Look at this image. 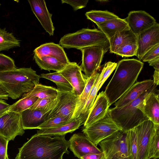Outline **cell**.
<instances>
[{
    "instance_id": "cell-40",
    "label": "cell",
    "mask_w": 159,
    "mask_h": 159,
    "mask_svg": "<svg viewBox=\"0 0 159 159\" xmlns=\"http://www.w3.org/2000/svg\"><path fill=\"white\" fill-rule=\"evenodd\" d=\"M88 1L89 0H61L62 3H65L69 4L75 11L85 7Z\"/></svg>"
},
{
    "instance_id": "cell-35",
    "label": "cell",
    "mask_w": 159,
    "mask_h": 159,
    "mask_svg": "<svg viewBox=\"0 0 159 159\" xmlns=\"http://www.w3.org/2000/svg\"><path fill=\"white\" fill-rule=\"evenodd\" d=\"M137 49L136 39H132L120 46L115 54L123 57L135 56Z\"/></svg>"
},
{
    "instance_id": "cell-49",
    "label": "cell",
    "mask_w": 159,
    "mask_h": 159,
    "mask_svg": "<svg viewBox=\"0 0 159 159\" xmlns=\"http://www.w3.org/2000/svg\"></svg>"
},
{
    "instance_id": "cell-43",
    "label": "cell",
    "mask_w": 159,
    "mask_h": 159,
    "mask_svg": "<svg viewBox=\"0 0 159 159\" xmlns=\"http://www.w3.org/2000/svg\"><path fill=\"white\" fill-rule=\"evenodd\" d=\"M10 105L5 100L0 99V117L7 112Z\"/></svg>"
},
{
    "instance_id": "cell-46",
    "label": "cell",
    "mask_w": 159,
    "mask_h": 159,
    "mask_svg": "<svg viewBox=\"0 0 159 159\" xmlns=\"http://www.w3.org/2000/svg\"><path fill=\"white\" fill-rule=\"evenodd\" d=\"M154 83L157 85L159 84V71L155 70L153 75Z\"/></svg>"
},
{
    "instance_id": "cell-27",
    "label": "cell",
    "mask_w": 159,
    "mask_h": 159,
    "mask_svg": "<svg viewBox=\"0 0 159 159\" xmlns=\"http://www.w3.org/2000/svg\"><path fill=\"white\" fill-rule=\"evenodd\" d=\"M135 39L136 35L132 33L130 29L116 32L109 40L110 52L114 53L120 46Z\"/></svg>"
},
{
    "instance_id": "cell-17",
    "label": "cell",
    "mask_w": 159,
    "mask_h": 159,
    "mask_svg": "<svg viewBox=\"0 0 159 159\" xmlns=\"http://www.w3.org/2000/svg\"><path fill=\"white\" fill-rule=\"evenodd\" d=\"M59 72L69 82L79 96L85 86L87 80L82 73L80 66L75 62H70Z\"/></svg>"
},
{
    "instance_id": "cell-5",
    "label": "cell",
    "mask_w": 159,
    "mask_h": 159,
    "mask_svg": "<svg viewBox=\"0 0 159 159\" xmlns=\"http://www.w3.org/2000/svg\"><path fill=\"white\" fill-rule=\"evenodd\" d=\"M59 43L64 48L79 50L95 45L109 46V40L105 34L96 29L83 28L67 34L61 38Z\"/></svg>"
},
{
    "instance_id": "cell-4",
    "label": "cell",
    "mask_w": 159,
    "mask_h": 159,
    "mask_svg": "<svg viewBox=\"0 0 159 159\" xmlns=\"http://www.w3.org/2000/svg\"><path fill=\"white\" fill-rule=\"evenodd\" d=\"M157 86L154 84L151 88L125 106L109 109L108 115L122 131L125 132L149 120L140 107L143 100L148 96L157 91Z\"/></svg>"
},
{
    "instance_id": "cell-6",
    "label": "cell",
    "mask_w": 159,
    "mask_h": 159,
    "mask_svg": "<svg viewBox=\"0 0 159 159\" xmlns=\"http://www.w3.org/2000/svg\"><path fill=\"white\" fill-rule=\"evenodd\" d=\"M98 144L106 159H131L127 149L125 132L118 131Z\"/></svg>"
},
{
    "instance_id": "cell-25",
    "label": "cell",
    "mask_w": 159,
    "mask_h": 159,
    "mask_svg": "<svg viewBox=\"0 0 159 159\" xmlns=\"http://www.w3.org/2000/svg\"><path fill=\"white\" fill-rule=\"evenodd\" d=\"M100 73L95 72L87 78L85 86L80 95L79 96L72 120L78 119L89 97L91 88Z\"/></svg>"
},
{
    "instance_id": "cell-28",
    "label": "cell",
    "mask_w": 159,
    "mask_h": 159,
    "mask_svg": "<svg viewBox=\"0 0 159 159\" xmlns=\"http://www.w3.org/2000/svg\"><path fill=\"white\" fill-rule=\"evenodd\" d=\"M57 89L55 87L39 84L36 85L31 91L22 96H34L38 98L53 100L57 98Z\"/></svg>"
},
{
    "instance_id": "cell-21",
    "label": "cell",
    "mask_w": 159,
    "mask_h": 159,
    "mask_svg": "<svg viewBox=\"0 0 159 159\" xmlns=\"http://www.w3.org/2000/svg\"><path fill=\"white\" fill-rule=\"evenodd\" d=\"M34 52L39 56H48L54 57L66 65L70 62L63 48L53 43L41 45L36 48Z\"/></svg>"
},
{
    "instance_id": "cell-31",
    "label": "cell",
    "mask_w": 159,
    "mask_h": 159,
    "mask_svg": "<svg viewBox=\"0 0 159 159\" xmlns=\"http://www.w3.org/2000/svg\"><path fill=\"white\" fill-rule=\"evenodd\" d=\"M85 15L88 19L91 20L96 24L119 17L113 13L107 10H92L86 12Z\"/></svg>"
},
{
    "instance_id": "cell-33",
    "label": "cell",
    "mask_w": 159,
    "mask_h": 159,
    "mask_svg": "<svg viewBox=\"0 0 159 159\" xmlns=\"http://www.w3.org/2000/svg\"><path fill=\"white\" fill-rule=\"evenodd\" d=\"M127 149L131 159H136L137 153V135L136 127L126 132Z\"/></svg>"
},
{
    "instance_id": "cell-23",
    "label": "cell",
    "mask_w": 159,
    "mask_h": 159,
    "mask_svg": "<svg viewBox=\"0 0 159 159\" xmlns=\"http://www.w3.org/2000/svg\"><path fill=\"white\" fill-rule=\"evenodd\" d=\"M83 124L80 118L73 120L70 122L61 126L54 128L37 130V134L52 136H62L68 133H72L78 129Z\"/></svg>"
},
{
    "instance_id": "cell-12",
    "label": "cell",
    "mask_w": 159,
    "mask_h": 159,
    "mask_svg": "<svg viewBox=\"0 0 159 159\" xmlns=\"http://www.w3.org/2000/svg\"><path fill=\"white\" fill-rule=\"evenodd\" d=\"M57 102V97L45 109L37 110L28 109L22 111L20 114L23 129H37L49 119L50 113L55 107Z\"/></svg>"
},
{
    "instance_id": "cell-42",
    "label": "cell",
    "mask_w": 159,
    "mask_h": 159,
    "mask_svg": "<svg viewBox=\"0 0 159 159\" xmlns=\"http://www.w3.org/2000/svg\"><path fill=\"white\" fill-rule=\"evenodd\" d=\"M106 156L104 153L102 152L98 153H90L84 155L80 157V159H105Z\"/></svg>"
},
{
    "instance_id": "cell-26",
    "label": "cell",
    "mask_w": 159,
    "mask_h": 159,
    "mask_svg": "<svg viewBox=\"0 0 159 159\" xmlns=\"http://www.w3.org/2000/svg\"><path fill=\"white\" fill-rule=\"evenodd\" d=\"M34 58L41 69L49 71H59L67 65L54 57L48 56H39L34 54Z\"/></svg>"
},
{
    "instance_id": "cell-37",
    "label": "cell",
    "mask_w": 159,
    "mask_h": 159,
    "mask_svg": "<svg viewBox=\"0 0 159 159\" xmlns=\"http://www.w3.org/2000/svg\"><path fill=\"white\" fill-rule=\"evenodd\" d=\"M14 60L5 55L0 53V72L16 68Z\"/></svg>"
},
{
    "instance_id": "cell-10",
    "label": "cell",
    "mask_w": 159,
    "mask_h": 159,
    "mask_svg": "<svg viewBox=\"0 0 159 159\" xmlns=\"http://www.w3.org/2000/svg\"><path fill=\"white\" fill-rule=\"evenodd\" d=\"M117 63L108 61L106 63L102 71L97 77L91 90L86 103L84 107L81 115L79 118L83 124L86 121L94 102L97 93L106 80L116 68Z\"/></svg>"
},
{
    "instance_id": "cell-44",
    "label": "cell",
    "mask_w": 159,
    "mask_h": 159,
    "mask_svg": "<svg viewBox=\"0 0 159 159\" xmlns=\"http://www.w3.org/2000/svg\"><path fill=\"white\" fill-rule=\"evenodd\" d=\"M150 66H152L155 70L159 71V57L148 62Z\"/></svg>"
},
{
    "instance_id": "cell-36",
    "label": "cell",
    "mask_w": 159,
    "mask_h": 159,
    "mask_svg": "<svg viewBox=\"0 0 159 159\" xmlns=\"http://www.w3.org/2000/svg\"><path fill=\"white\" fill-rule=\"evenodd\" d=\"M72 120L67 117L56 116L48 119L37 129H45L57 127L64 125Z\"/></svg>"
},
{
    "instance_id": "cell-32",
    "label": "cell",
    "mask_w": 159,
    "mask_h": 159,
    "mask_svg": "<svg viewBox=\"0 0 159 159\" xmlns=\"http://www.w3.org/2000/svg\"><path fill=\"white\" fill-rule=\"evenodd\" d=\"M38 98L34 96H22L20 99L10 105L7 112L12 111L20 114L31 107Z\"/></svg>"
},
{
    "instance_id": "cell-29",
    "label": "cell",
    "mask_w": 159,
    "mask_h": 159,
    "mask_svg": "<svg viewBox=\"0 0 159 159\" xmlns=\"http://www.w3.org/2000/svg\"><path fill=\"white\" fill-rule=\"evenodd\" d=\"M41 77L50 80L54 83L57 86V90L61 92H69L73 90L71 85L59 72H55L48 74L43 73Z\"/></svg>"
},
{
    "instance_id": "cell-45",
    "label": "cell",
    "mask_w": 159,
    "mask_h": 159,
    "mask_svg": "<svg viewBox=\"0 0 159 159\" xmlns=\"http://www.w3.org/2000/svg\"><path fill=\"white\" fill-rule=\"evenodd\" d=\"M9 95L5 91L0 85V99L4 100H7L8 99Z\"/></svg>"
},
{
    "instance_id": "cell-34",
    "label": "cell",
    "mask_w": 159,
    "mask_h": 159,
    "mask_svg": "<svg viewBox=\"0 0 159 159\" xmlns=\"http://www.w3.org/2000/svg\"><path fill=\"white\" fill-rule=\"evenodd\" d=\"M159 158V125H155V130L151 138L149 148L148 159Z\"/></svg>"
},
{
    "instance_id": "cell-47",
    "label": "cell",
    "mask_w": 159,
    "mask_h": 159,
    "mask_svg": "<svg viewBox=\"0 0 159 159\" xmlns=\"http://www.w3.org/2000/svg\"><path fill=\"white\" fill-rule=\"evenodd\" d=\"M6 159H9L8 157V156L7 157Z\"/></svg>"
},
{
    "instance_id": "cell-13",
    "label": "cell",
    "mask_w": 159,
    "mask_h": 159,
    "mask_svg": "<svg viewBox=\"0 0 159 159\" xmlns=\"http://www.w3.org/2000/svg\"><path fill=\"white\" fill-rule=\"evenodd\" d=\"M135 127L137 145L136 159H148L150 139L155 131V125L148 120Z\"/></svg>"
},
{
    "instance_id": "cell-38",
    "label": "cell",
    "mask_w": 159,
    "mask_h": 159,
    "mask_svg": "<svg viewBox=\"0 0 159 159\" xmlns=\"http://www.w3.org/2000/svg\"><path fill=\"white\" fill-rule=\"evenodd\" d=\"M159 57V44H156L143 56L141 60L143 62H148Z\"/></svg>"
},
{
    "instance_id": "cell-22",
    "label": "cell",
    "mask_w": 159,
    "mask_h": 159,
    "mask_svg": "<svg viewBox=\"0 0 159 159\" xmlns=\"http://www.w3.org/2000/svg\"><path fill=\"white\" fill-rule=\"evenodd\" d=\"M156 92L151 93L143 100L140 110L154 124L159 125V94Z\"/></svg>"
},
{
    "instance_id": "cell-16",
    "label": "cell",
    "mask_w": 159,
    "mask_h": 159,
    "mask_svg": "<svg viewBox=\"0 0 159 159\" xmlns=\"http://www.w3.org/2000/svg\"><path fill=\"white\" fill-rule=\"evenodd\" d=\"M124 20L130 30L136 35L152 27L157 23L154 17L143 10L130 11Z\"/></svg>"
},
{
    "instance_id": "cell-19",
    "label": "cell",
    "mask_w": 159,
    "mask_h": 159,
    "mask_svg": "<svg viewBox=\"0 0 159 159\" xmlns=\"http://www.w3.org/2000/svg\"><path fill=\"white\" fill-rule=\"evenodd\" d=\"M110 105L109 100L104 91H102L97 95L84 123V127H87L103 118L108 113Z\"/></svg>"
},
{
    "instance_id": "cell-15",
    "label": "cell",
    "mask_w": 159,
    "mask_h": 159,
    "mask_svg": "<svg viewBox=\"0 0 159 159\" xmlns=\"http://www.w3.org/2000/svg\"><path fill=\"white\" fill-rule=\"evenodd\" d=\"M69 148L75 156L80 159L81 157L90 153H98L102 152L83 133L73 134L68 141Z\"/></svg>"
},
{
    "instance_id": "cell-18",
    "label": "cell",
    "mask_w": 159,
    "mask_h": 159,
    "mask_svg": "<svg viewBox=\"0 0 159 159\" xmlns=\"http://www.w3.org/2000/svg\"><path fill=\"white\" fill-rule=\"evenodd\" d=\"M31 10L43 28L49 35L52 36L55 27L52 20V14L47 7L44 0H28Z\"/></svg>"
},
{
    "instance_id": "cell-39",
    "label": "cell",
    "mask_w": 159,
    "mask_h": 159,
    "mask_svg": "<svg viewBox=\"0 0 159 159\" xmlns=\"http://www.w3.org/2000/svg\"><path fill=\"white\" fill-rule=\"evenodd\" d=\"M53 100L48 98H38L34 104L29 109L37 110H43L47 108Z\"/></svg>"
},
{
    "instance_id": "cell-8",
    "label": "cell",
    "mask_w": 159,
    "mask_h": 159,
    "mask_svg": "<svg viewBox=\"0 0 159 159\" xmlns=\"http://www.w3.org/2000/svg\"><path fill=\"white\" fill-rule=\"evenodd\" d=\"M109 46L95 45L80 49L82 54V62L80 66L87 78H89L100 69L105 53Z\"/></svg>"
},
{
    "instance_id": "cell-11",
    "label": "cell",
    "mask_w": 159,
    "mask_h": 159,
    "mask_svg": "<svg viewBox=\"0 0 159 159\" xmlns=\"http://www.w3.org/2000/svg\"><path fill=\"white\" fill-rule=\"evenodd\" d=\"M57 103L49 115V119L57 116L67 117L71 120L79 96L74 90L69 92L57 90Z\"/></svg>"
},
{
    "instance_id": "cell-48",
    "label": "cell",
    "mask_w": 159,
    "mask_h": 159,
    "mask_svg": "<svg viewBox=\"0 0 159 159\" xmlns=\"http://www.w3.org/2000/svg\"></svg>"
},
{
    "instance_id": "cell-3",
    "label": "cell",
    "mask_w": 159,
    "mask_h": 159,
    "mask_svg": "<svg viewBox=\"0 0 159 159\" xmlns=\"http://www.w3.org/2000/svg\"><path fill=\"white\" fill-rule=\"evenodd\" d=\"M40 75L29 68H20L0 72V85L13 99L31 91L39 84Z\"/></svg>"
},
{
    "instance_id": "cell-7",
    "label": "cell",
    "mask_w": 159,
    "mask_h": 159,
    "mask_svg": "<svg viewBox=\"0 0 159 159\" xmlns=\"http://www.w3.org/2000/svg\"><path fill=\"white\" fill-rule=\"evenodd\" d=\"M121 130L108 113L102 119L83 129L82 132L96 146L104 139Z\"/></svg>"
},
{
    "instance_id": "cell-1",
    "label": "cell",
    "mask_w": 159,
    "mask_h": 159,
    "mask_svg": "<svg viewBox=\"0 0 159 159\" xmlns=\"http://www.w3.org/2000/svg\"><path fill=\"white\" fill-rule=\"evenodd\" d=\"M65 136L52 137L36 134L19 148L15 159H63L64 154L70 152Z\"/></svg>"
},
{
    "instance_id": "cell-9",
    "label": "cell",
    "mask_w": 159,
    "mask_h": 159,
    "mask_svg": "<svg viewBox=\"0 0 159 159\" xmlns=\"http://www.w3.org/2000/svg\"><path fill=\"white\" fill-rule=\"evenodd\" d=\"M20 114L14 112H7L0 117V136L13 140L17 135L25 133Z\"/></svg>"
},
{
    "instance_id": "cell-41",
    "label": "cell",
    "mask_w": 159,
    "mask_h": 159,
    "mask_svg": "<svg viewBox=\"0 0 159 159\" xmlns=\"http://www.w3.org/2000/svg\"><path fill=\"white\" fill-rule=\"evenodd\" d=\"M9 141L0 136V159H6L7 154V145Z\"/></svg>"
},
{
    "instance_id": "cell-2",
    "label": "cell",
    "mask_w": 159,
    "mask_h": 159,
    "mask_svg": "<svg viewBox=\"0 0 159 159\" xmlns=\"http://www.w3.org/2000/svg\"><path fill=\"white\" fill-rule=\"evenodd\" d=\"M143 66V62L133 58L122 59L117 63L115 72L104 91L110 106L135 83Z\"/></svg>"
},
{
    "instance_id": "cell-14",
    "label": "cell",
    "mask_w": 159,
    "mask_h": 159,
    "mask_svg": "<svg viewBox=\"0 0 159 159\" xmlns=\"http://www.w3.org/2000/svg\"><path fill=\"white\" fill-rule=\"evenodd\" d=\"M136 40L137 49L135 56L140 61L148 50L159 44V24L157 22L152 27L137 34Z\"/></svg>"
},
{
    "instance_id": "cell-30",
    "label": "cell",
    "mask_w": 159,
    "mask_h": 159,
    "mask_svg": "<svg viewBox=\"0 0 159 159\" xmlns=\"http://www.w3.org/2000/svg\"><path fill=\"white\" fill-rule=\"evenodd\" d=\"M20 46V40L12 33L7 32L5 28L0 27V52Z\"/></svg>"
},
{
    "instance_id": "cell-20",
    "label": "cell",
    "mask_w": 159,
    "mask_h": 159,
    "mask_svg": "<svg viewBox=\"0 0 159 159\" xmlns=\"http://www.w3.org/2000/svg\"><path fill=\"white\" fill-rule=\"evenodd\" d=\"M154 83L149 79L135 83L122 96L114 103L115 107L120 108L125 106L151 88Z\"/></svg>"
},
{
    "instance_id": "cell-24",
    "label": "cell",
    "mask_w": 159,
    "mask_h": 159,
    "mask_svg": "<svg viewBox=\"0 0 159 159\" xmlns=\"http://www.w3.org/2000/svg\"><path fill=\"white\" fill-rule=\"evenodd\" d=\"M96 25L99 30L105 34L108 40L118 32L130 30L124 19L119 17Z\"/></svg>"
}]
</instances>
